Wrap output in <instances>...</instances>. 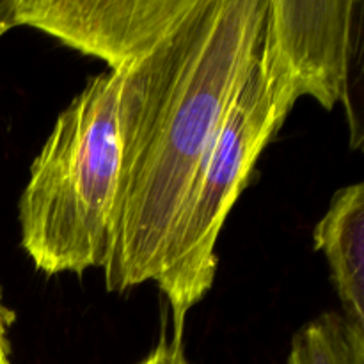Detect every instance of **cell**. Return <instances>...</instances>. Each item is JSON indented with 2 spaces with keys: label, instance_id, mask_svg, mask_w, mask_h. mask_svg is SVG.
<instances>
[{
  "label": "cell",
  "instance_id": "cell-1",
  "mask_svg": "<svg viewBox=\"0 0 364 364\" xmlns=\"http://www.w3.org/2000/svg\"><path fill=\"white\" fill-rule=\"evenodd\" d=\"M267 0H199L144 60L121 71V167L105 288L155 281L192 178L255 66Z\"/></svg>",
  "mask_w": 364,
  "mask_h": 364
},
{
  "label": "cell",
  "instance_id": "cell-2",
  "mask_svg": "<svg viewBox=\"0 0 364 364\" xmlns=\"http://www.w3.org/2000/svg\"><path fill=\"white\" fill-rule=\"evenodd\" d=\"M121 75L105 71L59 114L21 192V247L46 276L103 269L119 185Z\"/></svg>",
  "mask_w": 364,
  "mask_h": 364
},
{
  "label": "cell",
  "instance_id": "cell-3",
  "mask_svg": "<svg viewBox=\"0 0 364 364\" xmlns=\"http://www.w3.org/2000/svg\"><path fill=\"white\" fill-rule=\"evenodd\" d=\"M279 128L255 63L188 185L155 279L169 302L176 340H181L187 313L212 288L220 231Z\"/></svg>",
  "mask_w": 364,
  "mask_h": 364
},
{
  "label": "cell",
  "instance_id": "cell-4",
  "mask_svg": "<svg viewBox=\"0 0 364 364\" xmlns=\"http://www.w3.org/2000/svg\"><path fill=\"white\" fill-rule=\"evenodd\" d=\"M358 6L355 0H267L256 68L281 127L302 96L327 110L347 102Z\"/></svg>",
  "mask_w": 364,
  "mask_h": 364
},
{
  "label": "cell",
  "instance_id": "cell-5",
  "mask_svg": "<svg viewBox=\"0 0 364 364\" xmlns=\"http://www.w3.org/2000/svg\"><path fill=\"white\" fill-rule=\"evenodd\" d=\"M199 0H14L18 27L38 28L64 45L128 70L159 48Z\"/></svg>",
  "mask_w": 364,
  "mask_h": 364
},
{
  "label": "cell",
  "instance_id": "cell-6",
  "mask_svg": "<svg viewBox=\"0 0 364 364\" xmlns=\"http://www.w3.org/2000/svg\"><path fill=\"white\" fill-rule=\"evenodd\" d=\"M316 251L329 263L343 315L364 329V185L340 188L313 231Z\"/></svg>",
  "mask_w": 364,
  "mask_h": 364
},
{
  "label": "cell",
  "instance_id": "cell-7",
  "mask_svg": "<svg viewBox=\"0 0 364 364\" xmlns=\"http://www.w3.org/2000/svg\"><path fill=\"white\" fill-rule=\"evenodd\" d=\"M288 364H364V329L343 313H323L295 334Z\"/></svg>",
  "mask_w": 364,
  "mask_h": 364
},
{
  "label": "cell",
  "instance_id": "cell-8",
  "mask_svg": "<svg viewBox=\"0 0 364 364\" xmlns=\"http://www.w3.org/2000/svg\"><path fill=\"white\" fill-rule=\"evenodd\" d=\"M137 364H191L185 355L181 340H162Z\"/></svg>",
  "mask_w": 364,
  "mask_h": 364
},
{
  "label": "cell",
  "instance_id": "cell-9",
  "mask_svg": "<svg viewBox=\"0 0 364 364\" xmlns=\"http://www.w3.org/2000/svg\"><path fill=\"white\" fill-rule=\"evenodd\" d=\"M14 322V313L4 304L0 291V364H11V343L9 327Z\"/></svg>",
  "mask_w": 364,
  "mask_h": 364
},
{
  "label": "cell",
  "instance_id": "cell-10",
  "mask_svg": "<svg viewBox=\"0 0 364 364\" xmlns=\"http://www.w3.org/2000/svg\"><path fill=\"white\" fill-rule=\"evenodd\" d=\"M14 27H18L14 0H0V38Z\"/></svg>",
  "mask_w": 364,
  "mask_h": 364
}]
</instances>
